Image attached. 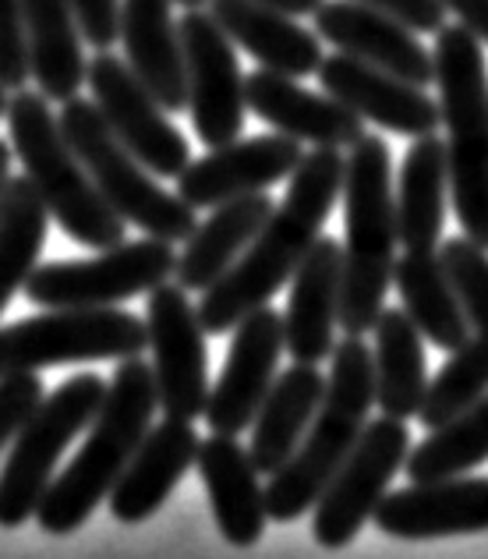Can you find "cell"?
<instances>
[{
	"label": "cell",
	"mask_w": 488,
	"mask_h": 559,
	"mask_svg": "<svg viewBox=\"0 0 488 559\" xmlns=\"http://www.w3.org/2000/svg\"><path fill=\"white\" fill-rule=\"evenodd\" d=\"M340 191H344L340 150L316 145L312 153L301 156L287 199L265 219L255 241L245 248V255L216 284L202 290V301L195 308L205 333H230L248 312H255L287 284L322 234V224L330 219Z\"/></svg>",
	"instance_id": "6da1fadb"
},
{
	"label": "cell",
	"mask_w": 488,
	"mask_h": 559,
	"mask_svg": "<svg viewBox=\"0 0 488 559\" xmlns=\"http://www.w3.org/2000/svg\"><path fill=\"white\" fill-rule=\"evenodd\" d=\"M156 407L153 365L142 361V355L117 361V372L107 382V393H103V404L88 425L82 450L61 475H53L39 499L36 521L43 532L71 535L93 518L128 467L131 453L139 450L142 436L150 432Z\"/></svg>",
	"instance_id": "7a4b0ae2"
},
{
	"label": "cell",
	"mask_w": 488,
	"mask_h": 559,
	"mask_svg": "<svg viewBox=\"0 0 488 559\" xmlns=\"http://www.w3.org/2000/svg\"><path fill=\"white\" fill-rule=\"evenodd\" d=\"M393 156L386 139L361 135L344 159V290H340V333H372L386 308L396 262V205H393Z\"/></svg>",
	"instance_id": "3957f363"
},
{
	"label": "cell",
	"mask_w": 488,
	"mask_h": 559,
	"mask_svg": "<svg viewBox=\"0 0 488 559\" xmlns=\"http://www.w3.org/2000/svg\"><path fill=\"white\" fill-rule=\"evenodd\" d=\"M372 404V347L365 344V336H344L330 355V379H325L322 404L312 425H308L301 447L294 450V457L276 475H270V485H265V510H270L273 521H298L305 510L316 507V499L336 475V467L358 443Z\"/></svg>",
	"instance_id": "277c9868"
},
{
	"label": "cell",
	"mask_w": 488,
	"mask_h": 559,
	"mask_svg": "<svg viewBox=\"0 0 488 559\" xmlns=\"http://www.w3.org/2000/svg\"><path fill=\"white\" fill-rule=\"evenodd\" d=\"M47 96L33 90H14L8 103V135L11 153H19L25 178L39 191L50 219H57L71 241L82 248H110L124 241L128 224L99 195L79 153L71 150L57 114L47 107Z\"/></svg>",
	"instance_id": "5b68a950"
},
{
	"label": "cell",
	"mask_w": 488,
	"mask_h": 559,
	"mask_svg": "<svg viewBox=\"0 0 488 559\" xmlns=\"http://www.w3.org/2000/svg\"><path fill=\"white\" fill-rule=\"evenodd\" d=\"M485 43L456 25L436 33V85L447 128L450 195L471 241L488 248V68Z\"/></svg>",
	"instance_id": "8992f818"
},
{
	"label": "cell",
	"mask_w": 488,
	"mask_h": 559,
	"mask_svg": "<svg viewBox=\"0 0 488 559\" xmlns=\"http://www.w3.org/2000/svg\"><path fill=\"white\" fill-rule=\"evenodd\" d=\"M57 121H61L71 150L85 164L88 178L96 181L99 195L110 202V210L124 224L170 245H181L195 230V205H188L177 191L159 188L156 174L114 135V128L107 124V117L99 114L93 99H64Z\"/></svg>",
	"instance_id": "52a82bcc"
},
{
	"label": "cell",
	"mask_w": 488,
	"mask_h": 559,
	"mask_svg": "<svg viewBox=\"0 0 488 559\" xmlns=\"http://www.w3.org/2000/svg\"><path fill=\"white\" fill-rule=\"evenodd\" d=\"M107 393V382L96 372H79L61 386L43 393L33 415L14 432L8 464L0 471V527H22L36 518V507L53 481L57 461L93 425Z\"/></svg>",
	"instance_id": "ba28073f"
},
{
	"label": "cell",
	"mask_w": 488,
	"mask_h": 559,
	"mask_svg": "<svg viewBox=\"0 0 488 559\" xmlns=\"http://www.w3.org/2000/svg\"><path fill=\"white\" fill-rule=\"evenodd\" d=\"M145 347V322L114 305L47 308L43 316L0 326V379L75 361H124Z\"/></svg>",
	"instance_id": "9c48e42d"
},
{
	"label": "cell",
	"mask_w": 488,
	"mask_h": 559,
	"mask_svg": "<svg viewBox=\"0 0 488 559\" xmlns=\"http://www.w3.org/2000/svg\"><path fill=\"white\" fill-rule=\"evenodd\" d=\"M177 252L170 241H117L96 259L47 262L25 280V298L39 308H103L174 280Z\"/></svg>",
	"instance_id": "30bf717a"
},
{
	"label": "cell",
	"mask_w": 488,
	"mask_h": 559,
	"mask_svg": "<svg viewBox=\"0 0 488 559\" xmlns=\"http://www.w3.org/2000/svg\"><path fill=\"white\" fill-rule=\"evenodd\" d=\"M407 450V421L390 415L365 421L358 443L344 457V464L336 467V475L312 507V535L322 549H344L358 538V532L372 521L376 507L386 496L396 471L404 467Z\"/></svg>",
	"instance_id": "8fae6325"
},
{
	"label": "cell",
	"mask_w": 488,
	"mask_h": 559,
	"mask_svg": "<svg viewBox=\"0 0 488 559\" xmlns=\"http://www.w3.org/2000/svg\"><path fill=\"white\" fill-rule=\"evenodd\" d=\"M153 347L156 404L163 415L195 421L210 401V355H205V326L199 308L188 301V290L167 280L150 290L145 312Z\"/></svg>",
	"instance_id": "7c38bea8"
},
{
	"label": "cell",
	"mask_w": 488,
	"mask_h": 559,
	"mask_svg": "<svg viewBox=\"0 0 488 559\" xmlns=\"http://www.w3.org/2000/svg\"><path fill=\"white\" fill-rule=\"evenodd\" d=\"M181 25L185 71H188V110L195 135L210 145H224L245 131V75L234 39L219 28L213 11L188 8Z\"/></svg>",
	"instance_id": "4fadbf2b"
},
{
	"label": "cell",
	"mask_w": 488,
	"mask_h": 559,
	"mask_svg": "<svg viewBox=\"0 0 488 559\" xmlns=\"http://www.w3.org/2000/svg\"><path fill=\"white\" fill-rule=\"evenodd\" d=\"M93 103L107 117L114 135L135 153L156 178H177L191 164L188 139L170 124L159 99L139 82L124 57L99 50L85 68Z\"/></svg>",
	"instance_id": "5bb4252c"
},
{
	"label": "cell",
	"mask_w": 488,
	"mask_h": 559,
	"mask_svg": "<svg viewBox=\"0 0 488 559\" xmlns=\"http://www.w3.org/2000/svg\"><path fill=\"white\" fill-rule=\"evenodd\" d=\"M279 355H284V316L273 312L270 305H259L234 326L227 365L216 386H210L202 418L210 421L213 432L241 436L251 429L265 393L273 390Z\"/></svg>",
	"instance_id": "9a60e30c"
},
{
	"label": "cell",
	"mask_w": 488,
	"mask_h": 559,
	"mask_svg": "<svg viewBox=\"0 0 488 559\" xmlns=\"http://www.w3.org/2000/svg\"><path fill=\"white\" fill-rule=\"evenodd\" d=\"M316 75L322 90L344 103V107H350L361 121H372L407 139L432 135V131L442 128V110L425 93V85H414L386 68H376L344 50H333L330 57H322Z\"/></svg>",
	"instance_id": "2e32d148"
},
{
	"label": "cell",
	"mask_w": 488,
	"mask_h": 559,
	"mask_svg": "<svg viewBox=\"0 0 488 559\" xmlns=\"http://www.w3.org/2000/svg\"><path fill=\"white\" fill-rule=\"evenodd\" d=\"M301 164V142L276 131V135L230 139L213 145L202 159L177 174V195L195 210H213L227 199H241L251 191H265L290 178Z\"/></svg>",
	"instance_id": "e0dca14e"
},
{
	"label": "cell",
	"mask_w": 488,
	"mask_h": 559,
	"mask_svg": "<svg viewBox=\"0 0 488 559\" xmlns=\"http://www.w3.org/2000/svg\"><path fill=\"white\" fill-rule=\"evenodd\" d=\"M312 19L319 39L330 43L333 50L386 68L414 85L436 82L432 50L421 47L418 33L401 19H393V14L361 4V0H322Z\"/></svg>",
	"instance_id": "ac0fdd59"
},
{
	"label": "cell",
	"mask_w": 488,
	"mask_h": 559,
	"mask_svg": "<svg viewBox=\"0 0 488 559\" xmlns=\"http://www.w3.org/2000/svg\"><path fill=\"white\" fill-rule=\"evenodd\" d=\"M372 521L390 538H450L488 532V478L453 475L410 481V489L382 496Z\"/></svg>",
	"instance_id": "d6986e66"
},
{
	"label": "cell",
	"mask_w": 488,
	"mask_h": 559,
	"mask_svg": "<svg viewBox=\"0 0 488 559\" xmlns=\"http://www.w3.org/2000/svg\"><path fill=\"white\" fill-rule=\"evenodd\" d=\"M199 443L202 439L195 432V425L185 418L163 415L159 421H153L107 496L114 521H121V524L150 521L170 499L177 481L188 475V467L195 464Z\"/></svg>",
	"instance_id": "ffe728a7"
},
{
	"label": "cell",
	"mask_w": 488,
	"mask_h": 559,
	"mask_svg": "<svg viewBox=\"0 0 488 559\" xmlns=\"http://www.w3.org/2000/svg\"><path fill=\"white\" fill-rule=\"evenodd\" d=\"M290 280L294 284L284 312V350H290V358L305 365L330 361L340 326L344 245L319 234Z\"/></svg>",
	"instance_id": "44dd1931"
},
{
	"label": "cell",
	"mask_w": 488,
	"mask_h": 559,
	"mask_svg": "<svg viewBox=\"0 0 488 559\" xmlns=\"http://www.w3.org/2000/svg\"><path fill=\"white\" fill-rule=\"evenodd\" d=\"M245 99L248 110L262 117L265 124H273V131H284V135L308 145L344 150V145H354L365 135L361 117L350 107H344L330 93H308L298 79L279 75L270 68L245 75Z\"/></svg>",
	"instance_id": "7402d4cb"
},
{
	"label": "cell",
	"mask_w": 488,
	"mask_h": 559,
	"mask_svg": "<svg viewBox=\"0 0 488 559\" xmlns=\"http://www.w3.org/2000/svg\"><path fill=\"white\" fill-rule=\"evenodd\" d=\"M195 467L210 492L219 535L238 549L255 546L270 521V510H265V489L259 481L262 471L251 461L248 447L238 443V436L213 432L199 443Z\"/></svg>",
	"instance_id": "603a6c76"
},
{
	"label": "cell",
	"mask_w": 488,
	"mask_h": 559,
	"mask_svg": "<svg viewBox=\"0 0 488 559\" xmlns=\"http://www.w3.org/2000/svg\"><path fill=\"white\" fill-rule=\"evenodd\" d=\"M174 0H121L124 61L167 114L188 110V71Z\"/></svg>",
	"instance_id": "cb8c5ba5"
},
{
	"label": "cell",
	"mask_w": 488,
	"mask_h": 559,
	"mask_svg": "<svg viewBox=\"0 0 488 559\" xmlns=\"http://www.w3.org/2000/svg\"><path fill=\"white\" fill-rule=\"evenodd\" d=\"M213 19L234 39V47L251 53L262 68L290 79L316 75L322 64V39L294 14L276 11L262 0H210Z\"/></svg>",
	"instance_id": "d4e9b609"
},
{
	"label": "cell",
	"mask_w": 488,
	"mask_h": 559,
	"mask_svg": "<svg viewBox=\"0 0 488 559\" xmlns=\"http://www.w3.org/2000/svg\"><path fill=\"white\" fill-rule=\"evenodd\" d=\"M273 210L276 205L265 191H251V195L213 205L210 219L195 224V230L185 238L174 280L185 290H205L216 284L245 255V248L255 241V234L273 216Z\"/></svg>",
	"instance_id": "484cf974"
},
{
	"label": "cell",
	"mask_w": 488,
	"mask_h": 559,
	"mask_svg": "<svg viewBox=\"0 0 488 559\" xmlns=\"http://www.w3.org/2000/svg\"><path fill=\"white\" fill-rule=\"evenodd\" d=\"M450 202V156L447 139L421 135L407 145L401 164V185L393 191L396 205V238L407 252H428L439 248L442 227H447Z\"/></svg>",
	"instance_id": "4316f807"
},
{
	"label": "cell",
	"mask_w": 488,
	"mask_h": 559,
	"mask_svg": "<svg viewBox=\"0 0 488 559\" xmlns=\"http://www.w3.org/2000/svg\"><path fill=\"white\" fill-rule=\"evenodd\" d=\"M325 393V376L319 365L294 361L287 372L273 379V390L265 393L255 421H251V443L248 453L262 475H276L284 467L294 450L301 447V439L312 425L316 411Z\"/></svg>",
	"instance_id": "83f0119b"
},
{
	"label": "cell",
	"mask_w": 488,
	"mask_h": 559,
	"mask_svg": "<svg viewBox=\"0 0 488 559\" xmlns=\"http://www.w3.org/2000/svg\"><path fill=\"white\" fill-rule=\"evenodd\" d=\"M25 14V47H28V75L50 103H64L79 96L85 82V53L82 33L71 14L68 0H22Z\"/></svg>",
	"instance_id": "f1b7e54d"
},
{
	"label": "cell",
	"mask_w": 488,
	"mask_h": 559,
	"mask_svg": "<svg viewBox=\"0 0 488 559\" xmlns=\"http://www.w3.org/2000/svg\"><path fill=\"white\" fill-rule=\"evenodd\" d=\"M376 404L390 418H418L425 390H428V369H425V344L421 330L404 308H382L376 319Z\"/></svg>",
	"instance_id": "f546056e"
},
{
	"label": "cell",
	"mask_w": 488,
	"mask_h": 559,
	"mask_svg": "<svg viewBox=\"0 0 488 559\" xmlns=\"http://www.w3.org/2000/svg\"><path fill=\"white\" fill-rule=\"evenodd\" d=\"M393 284L401 290L404 312L414 319L425 341L453 350L471 336V322L456 301L447 270H442L439 248H428V252H407L404 248V255L393 262Z\"/></svg>",
	"instance_id": "4dcf8cb0"
},
{
	"label": "cell",
	"mask_w": 488,
	"mask_h": 559,
	"mask_svg": "<svg viewBox=\"0 0 488 559\" xmlns=\"http://www.w3.org/2000/svg\"><path fill=\"white\" fill-rule=\"evenodd\" d=\"M47 227L50 213L33 181L25 174L11 178L4 188V202H0V312L39 266Z\"/></svg>",
	"instance_id": "1f68e13d"
},
{
	"label": "cell",
	"mask_w": 488,
	"mask_h": 559,
	"mask_svg": "<svg viewBox=\"0 0 488 559\" xmlns=\"http://www.w3.org/2000/svg\"><path fill=\"white\" fill-rule=\"evenodd\" d=\"M488 461V393L478 404H471L456 418L442 421L432 436L407 450V475L410 481H436L467 475L471 467Z\"/></svg>",
	"instance_id": "d6a6232c"
},
{
	"label": "cell",
	"mask_w": 488,
	"mask_h": 559,
	"mask_svg": "<svg viewBox=\"0 0 488 559\" xmlns=\"http://www.w3.org/2000/svg\"><path fill=\"white\" fill-rule=\"evenodd\" d=\"M488 393V336L471 333L461 347L450 350V361L428 382L418 421L425 429L456 418Z\"/></svg>",
	"instance_id": "836d02e7"
},
{
	"label": "cell",
	"mask_w": 488,
	"mask_h": 559,
	"mask_svg": "<svg viewBox=\"0 0 488 559\" xmlns=\"http://www.w3.org/2000/svg\"><path fill=\"white\" fill-rule=\"evenodd\" d=\"M439 259L471 322V333L488 336V248L464 234V238H450L442 245Z\"/></svg>",
	"instance_id": "e575fe53"
},
{
	"label": "cell",
	"mask_w": 488,
	"mask_h": 559,
	"mask_svg": "<svg viewBox=\"0 0 488 559\" xmlns=\"http://www.w3.org/2000/svg\"><path fill=\"white\" fill-rule=\"evenodd\" d=\"M28 47H25V14L22 0H0V85L8 93L25 90Z\"/></svg>",
	"instance_id": "d590c367"
},
{
	"label": "cell",
	"mask_w": 488,
	"mask_h": 559,
	"mask_svg": "<svg viewBox=\"0 0 488 559\" xmlns=\"http://www.w3.org/2000/svg\"><path fill=\"white\" fill-rule=\"evenodd\" d=\"M43 393H47V386H43L36 372H14L0 379V453H4V447H11L14 432L33 415Z\"/></svg>",
	"instance_id": "8d00e7d4"
},
{
	"label": "cell",
	"mask_w": 488,
	"mask_h": 559,
	"mask_svg": "<svg viewBox=\"0 0 488 559\" xmlns=\"http://www.w3.org/2000/svg\"><path fill=\"white\" fill-rule=\"evenodd\" d=\"M79 33L93 50H110L121 39V0H68Z\"/></svg>",
	"instance_id": "74e56055"
},
{
	"label": "cell",
	"mask_w": 488,
	"mask_h": 559,
	"mask_svg": "<svg viewBox=\"0 0 488 559\" xmlns=\"http://www.w3.org/2000/svg\"><path fill=\"white\" fill-rule=\"evenodd\" d=\"M361 4H372L379 11L393 14L404 25H410L414 33H439L447 25V8L439 0H361Z\"/></svg>",
	"instance_id": "f35d334b"
},
{
	"label": "cell",
	"mask_w": 488,
	"mask_h": 559,
	"mask_svg": "<svg viewBox=\"0 0 488 559\" xmlns=\"http://www.w3.org/2000/svg\"><path fill=\"white\" fill-rule=\"evenodd\" d=\"M439 4L488 47V0H439Z\"/></svg>",
	"instance_id": "ab89813d"
},
{
	"label": "cell",
	"mask_w": 488,
	"mask_h": 559,
	"mask_svg": "<svg viewBox=\"0 0 488 559\" xmlns=\"http://www.w3.org/2000/svg\"><path fill=\"white\" fill-rule=\"evenodd\" d=\"M262 4H270L276 11H287L294 19H308V14H316L322 0H262Z\"/></svg>",
	"instance_id": "60d3db41"
},
{
	"label": "cell",
	"mask_w": 488,
	"mask_h": 559,
	"mask_svg": "<svg viewBox=\"0 0 488 559\" xmlns=\"http://www.w3.org/2000/svg\"><path fill=\"white\" fill-rule=\"evenodd\" d=\"M8 181H11V142L0 139V202H4Z\"/></svg>",
	"instance_id": "b9f144b4"
},
{
	"label": "cell",
	"mask_w": 488,
	"mask_h": 559,
	"mask_svg": "<svg viewBox=\"0 0 488 559\" xmlns=\"http://www.w3.org/2000/svg\"><path fill=\"white\" fill-rule=\"evenodd\" d=\"M8 103H11V96L4 85H0V117H8Z\"/></svg>",
	"instance_id": "7bdbcfd3"
},
{
	"label": "cell",
	"mask_w": 488,
	"mask_h": 559,
	"mask_svg": "<svg viewBox=\"0 0 488 559\" xmlns=\"http://www.w3.org/2000/svg\"><path fill=\"white\" fill-rule=\"evenodd\" d=\"M177 4H181V8L188 11V8H205V4H210V0H177Z\"/></svg>",
	"instance_id": "ee69618b"
}]
</instances>
